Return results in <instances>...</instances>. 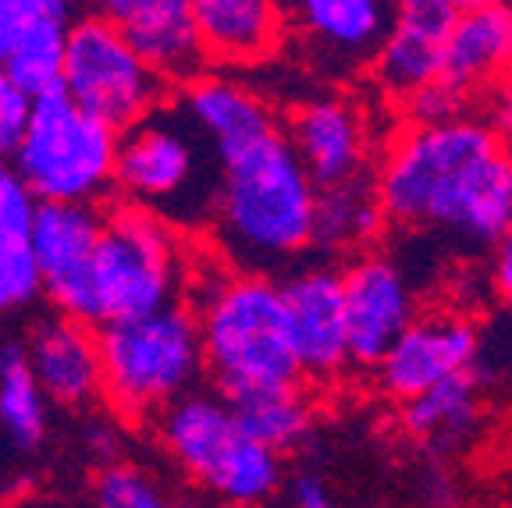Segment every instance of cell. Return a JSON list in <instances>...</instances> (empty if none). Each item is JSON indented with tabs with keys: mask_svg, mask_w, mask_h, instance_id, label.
Segmentation results:
<instances>
[{
	"mask_svg": "<svg viewBox=\"0 0 512 508\" xmlns=\"http://www.w3.org/2000/svg\"><path fill=\"white\" fill-rule=\"evenodd\" d=\"M118 128L79 107L64 86L32 96V114L11 164L36 199L96 203L114 185Z\"/></svg>",
	"mask_w": 512,
	"mask_h": 508,
	"instance_id": "52a82bcc",
	"label": "cell"
},
{
	"mask_svg": "<svg viewBox=\"0 0 512 508\" xmlns=\"http://www.w3.org/2000/svg\"><path fill=\"white\" fill-rule=\"evenodd\" d=\"M153 423L175 466L214 498L232 505H260L274 498L285 480L281 455L242 427L224 395L192 388L171 398Z\"/></svg>",
	"mask_w": 512,
	"mask_h": 508,
	"instance_id": "5b68a950",
	"label": "cell"
},
{
	"mask_svg": "<svg viewBox=\"0 0 512 508\" xmlns=\"http://www.w3.org/2000/svg\"><path fill=\"white\" fill-rule=\"evenodd\" d=\"M32 114V96L0 68V157H11Z\"/></svg>",
	"mask_w": 512,
	"mask_h": 508,
	"instance_id": "1f68e13d",
	"label": "cell"
},
{
	"mask_svg": "<svg viewBox=\"0 0 512 508\" xmlns=\"http://www.w3.org/2000/svg\"><path fill=\"white\" fill-rule=\"evenodd\" d=\"M61 86L75 104L121 132L160 104L168 82L143 61L111 18L96 15L68 25Z\"/></svg>",
	"mask_w": 512,
	"mask_h": 508,
	"instance_id": "9c48e42d",
	"label": "cell"
},
{
	"mask_svg": "<svg viewBox=\"0 0 512 508\" xmlns=\"http://www.w3.org/2000/svg\"><path fill=\"white\" fill-rule=\"evenodd\" d=\"M40 292L43 281L29 239H0V317L25 310Z\"/></svg>",
	"mask_w": 512,
	"mask_h": 508,
	"instance_id": "4316f807",
	"label": "cell"
},
{
	"mask_svg": "<svg viewBox=\"0 0 512 508\" xmlns=\"http://www.w3.org/2000/svg\"><path fill=\"white\" fill-rule=\"evenodd\" d=\"M345 324H349V363L374 370L392 342L416 317V295L399 263L381 253H360L342 270Z\"/></svg>",
	"mask_w": 512,
	"mask_h": 508,
	"instance_id": "7c38bea8",
	"label": "cell"
},
{
	"mask_svg": "<svg viewBox=\"0 0 512 508\" xmlns=\"http://www.w3.org/2000/svg\"><path fill=\"white\" fill-rule=\"evenodd\" d=\"M402 405V430L434 455L459 452L480 423V381L473 370L431 384Z\"/></svg>",
	"mask_w": 512,
	"mask_h": 508,
	"instance_id": "7402d4cb",
	"label": "cell"
},
{
	"mask_svg": "<svg viewBox=\"0 0 512 508\" xmlns=\"http://www.w3.org/2000/svg\"><path fill=\"white\" fill-rule=\"evenodd\" d=\"M495 267H491V285L495 295L505 302H512V221L505 224V231L495 239Z\"/></svg>",
	"mask_w": 512,
	"mask_h": 508,
	"instance_id": "d6a6232c",
	"label": "cell"
},
{
	"mask_svg": "<svg viewBox=\"0 0 512 508\" xmlns=\"http://www.w3.org/2000/svg\"><path fill=\"white\" fill-rule=\"evenodd\" d=\"M128 43L164 82H189L203 72V47L192 22V0H96Z\"/></svg>",
	"mask_w": 512,
	"mask_h": 508,
	"instance_id": "2e32d148",
	"label": "cell"
},
{
	"mask_svg": "<svg viewBox=\"0 0 512 508\" xmlns=\"http://www.w3.org/2000/svg\"><path fill=\"white\" fill-rule=\"evenodd\" d=\"M317 185L281 128L221 160L210 228L235 270H271L310 249Z\"/></svg>",
	"mask_w": 512,
	"mask_h": 508,
	"instance_id": "7a4b0ae2",
	"label": "cell"
},
{
	"mask_svg": "<svg viewBox=\"0 0 512 508\" xmlns=\"http://www.w3.org/2000/svg\"><path fill=\"white\" fill-rule=\"evenodd\" d=\"M459 15L456 0H395L392 25L370 57L374 82L388 100L402 104L441 75L445 36Z\"/></svg>",
	"mask_w": 512,
	"mask_h": 508,
	"instance_id": "5bb4252c",
	"label": "cell"
},
{
	"mask_svg": "<svg viewBox=\"0 0 512 508\" xmlns=\"http://www.w3.org/2000/svg\"><path fill=\"white\" fill-rule=\"evenodd\" d=\"M292 342L303 381L331 384L349 370V324H345L342 270L303 267L281 281Z\"/></svg>",
	"mask_w": 512,
	"mask_h": 508,
	"instance_id": "4fadbf2b",
	"label": "cell"
},
{
	"mask_svg": "<svg viewBox=\"0 0 512 508\" xmlns=\"http://www.w3.org/2000/svg\"><path fill=\"white\" fill-rule=\"evenodd\" d=\"M100 228H104V214L93 203L40 199L25 231L32 260L40 267L43 295L54 302L57 313L89 327H100L93 292V249Z\"/></svg>",
	"mask_w": 512,
	"mask_h": 508,
	"instance_id": "30bf717a",
	"label": "cell"
},
{
	"mask_svg": "<svg viewBox=\"0 0 512 508\" xmlns=\"http://www.w3.org/2000/svg\"><path fill=\"white\" fill-rule=\"evenodd\" d=\"M480 356V331L463 313H424L406 324V331L374 366L377 384L388 398L406 402L431 384L452 374L473 370Z\"/></svg>",
	"mask_w": 512,
	"mask_h": 508,
	"instance_id": "8fae6325",
	"label": "cell"
},
{
	"mask_svg": "<svg viewBox=\"0 0 512 508\" xmlns=\"http://www.w3.org/2000/svg\"><path fill=\"white\" fill-rule=\"evenodd\" d=\"M384 210L377 199L374 178L363 171L356 178H345L338 185L317 189V207H313V231L310 249L324 256L356 253L381 239L384 231Z\"/></svg>",
	"mask_w": 512,
	"mask_h": 508,
	"instance_id": "603a6c76",
	"label": "cell"
},
{
	"mask_svg": "<svg viewBox=\"0 0 512 508\" xmlns=\"http://www.w3.org/2000/svg\"><path fill=\"white\" fill-rule=\"evenodd\" d=\"M395 0H281L285 25L296 29L320 61L363 68L392 25Z\"/></svg>",
	"mask_w": 512,
	"mask_h": 508,
	"instance_id": "e0dca14e",
	"label": "cell"
},
{
	"mask_svg": "<svg viewBox=\"0 0 512 508\" xmlns=\"http://www.w3.org/2000/svg\"><path fill=\"white\" fill-rule=\"evenodd\" d=\"M100 345V395L128 420H153L171 402L200 384L203 342L196 313L171 302L143 317L107 320L96 331Z\"/></svg>",
	"mask_w": 512,
	"mask_h": 508,
	"instance_id": "277c9868",
	"label": "cell"
},
{
	"mask_svg": "<svg viewBox=\"0 0 512 508\" xmlns=\"http://www.w3.org/2000/svg\"><path fill=\"white\" fill-rule=\"evenodd\" d=\"M402 111L409 114V121L416 125H427V121H448V118H459L466 107V93H459L456 86H448L445 79H434L427 86H420L413 96L402 100Z\"/></svg>",
	"mask_w": 512,
	"mask_h": 508,
	"instance_id": "4dcf8cb0",
	"label": "cell"
},
{
	"mask_svg": "<svg viewBox=\"0 0 512 508\" xmlns=\"http://www.w3.org/2000/svg\"><path fill=\"white\" fill-rule=\"evenodd\" d=\"M488 125L495 128L502 139H509V135H512V79L491 86V118H488Z\"/></svg>",
	"mask_w": 512,
	"mask_h": 508,
	"instance_id": "e575fe53",
	"label": "cell"
},
{
	"mask_svg": "<svg viewBox=\"0 0 512 508\" xmlns=\"http://www.w3.org/2000/svg\"><path fill=\"white\" fill-rule=\"evenodd\" d=\"M0 427L18 448H36L47 434V395L22 345L0 349Z\"/></svg>",
	"mask_w": 512,
	"mask_h": 508,
	"instance_id": "d4e9b609",
	"label": "cell"
},
{
	"mask_svg": "<svg viewBox=\"0 0 512 508\" xmlns=\"http://www.w3.org/2000/svg\"><path fill=\"white\" fill-rule=\"evenodd\" d=\"M182 111L192 118V125L207 135L221 160L278 128L271 107L253 89L239 86L232 79H214V75L189 79L182 96Z\"/></svg>",
	"mask_w": 512,
	"mask_h": 508,
	"instance_id": "44dd1931",
	"label": "cell"
},
{
	"mask_svg": "<svg viewBox=\"0 0 512 508\" xmlns=\"http://www.w3.org/2000/svg\"><path fill=\"white\" fill-rule=\"evenodd\" d=\"M68 25L72 22H43L8 50L4 57V72L18 82L29 96H40L47 89L61 86L64 68V40H68Z\"/></svg>",
	"mask_w": 512,
	"mask_h": 508,
	"instance_id": "484cf974",
	"label": "cell"
},
{
	"mask_svg": "<svg viewBox=\"0 0 512 508\" xmlns=\"http://www.w3.org/2000/svg\"><path fill=\"white\" fill-rule=\"evenodd\" d=\"M96 505L104 508H160L164 505V494L153 484V477H146L143 469L125 466V462H114L107 466L93 484Z\"/></svg>",
	"mask_w": 512,
	"mask_h": 508,
	"instance_id": "83f0119b",
	"label": "cell"
},
{
	"mask_svg": "<svg viewBox=\"0 0 512 508\" xmlns=\"http://www.w3.org/2000/svg\"><path fill=\"white\" fill-rule=\"evenodd\" d=\"M22 349L47 402L82 409L100 398V345L89 324L57 313L32 327Z\"/></svg>",
	"mask_w": 512,
	"mask_h": 508,
	"instance_id": "d6986e66",
	"label": "cell"
},
{
	"mask_svg": "<svg viewBox=\"0 0 512 508\" xmlns=\"http://www.w3.org/2000/svg\"><path fill=\"white\" fill-rule=\"evenodd\" d=\"M182 288L178 235L153 210L128 203L104 214L93 249V292L100 324L171 306Z\"/></svg>",
	"mask_w": 512,
	"mask_h": 508,
	"instance_id": "ba28073f",
	"label": "cell"
},
{
	"mask_svg": "<svg viewBox=\"0 0 512 508\" xmlns=\"http://www.w3.org/2000/svg\"><path fill=\"white\" fill-rule=\"evenodd\" d=\"M221 157L185 111H146L118 132L114 185L168 224L210 221Z\"/></svg>",
	"mask_w": 512,
	"mask_h": 508,
	"instance_id": "8992f818",
	"label": "cell"
},
{
	"mask_svg": "<svg viewBox=\"0 0 512 508\" xmlns=\"http://www.w3.org/2000/svg\"><path fill=\"white\" fill-rule=\"evenodd\" d=\"M374 189L388 224L495 242L512 221V146L466 114L409 121L384 150Z\"/></svg>",
	"mask_w": 512,
	"mask_h": 508,
	"instance_id": "6da1fadb",
	"label": "cell"
},
{
	"mask_svg": "<svg viewBox=\"0 0 512 508\" xmlns=\"http://www.w3.org/2000/svg\"><path fill=\"white\" fill-rule=\"evenodd\" d=\"M224 402L232 405V413L256 441H264L278 455L299 452L313 437V402L303 391V381L235 388L224 391Z\"/></svg>",
	"mask_w": 512,
	"mask_h": 508,
	"instance_id": "cb8c5ba5",
	"label": "cell"
},
{
	"mask_svg": "<svg viewBox=\"0 0 512 508\" xmlns=\"http://www.w3.org/2000/svg\"><path fill=\"white\" fill-rule=\"evenodd\" d=\"M438 79L466 96L512 79V0L459 8L445 36Z\"/></svg>",
	"mask_w": 512,
	"mask_h": 508,
	"instance_id": "ac0fdd59",
	"label": "cell"
},
{
	"mask_svg": "<svg viewBox=\"0 0 512 508\" xmlns=\"http://www.w3.org/2000/svg\"><path fill=\"white\" fill-rule=\"evenodd\" d=\"M288 501L299 508H328L331 494H328V484H324L317 473H296L292 484H288Z\"/></svg>",
	"mask_w": 512,
	"mask_h": 508,
	"instance_id": "836d02e7",
	"label": "cell"
},
{
	"mask_svg": "<svg viewBox=\"0 0 512 508\" xmlns=\"http://www.w3.org/2000/svg\"><path fill=\"white\" fill-rule=\"evenodd\" d=\"M288 143L317 189L367 171L370 132L360 107L342 96H317L288 121Z\"/></svg>",
	"mask_w": 512,
	"mask_h": 508,
	"instance_id": "9a60e30c",
	"label": "cell"
},
{
	"mask_svg": "<svg viewBox=\"0 0 512 508\" xmlns=\"http://www.w3.org/2000/svg\"><path fill=\"white\" fill-rule=\"evenodd\" d=\"M203 57L214 64H256L285 40L281 0H192Z\"/></svg>",
	"mask_w": 512,
	"mask_h": 508,
	"instance_id": "ffe728a7",
	"label": "cell"
},
{
	"mask_svg": "<svg viewBox=\"0 0 512 508\" xmlns=\"http://www.w3.org/2000/svg\"><path fill=\"white\" fill-rule=\"evenodd\" d=\"M203 363L217 391L303 381L281 281L264 270H221L196 302Z\"/></svg>",
	"mask_w": 512,
	"mask_h": 508,
	"instance_id": "3957f363",
	"label": "cell"
},
{
	"mask_svg": "<svg viewBox=\"0 0 512 508\" xmlns=\"http://www.w3.org/2000/svg\"><path fill=\"white\" fill-rule=\"evenodd\" d=\"M36 203L40 199L32 196L11 157H0V239H25Z\"/></svg>",
	"mask_w": 512,
	"mask_h": 508,
	"instance_id": "f546056e",
	"label": "cell"
},
{
	"mask_svg": "<svg viewBox=\"0 0 512 508\" xmlns=\"http://www.w3.org/2000/svg\"><path fill=\"white\" fill-rule=\"evenodd\" d=\"M459 8H473V4H484V0H456Z\"/></svg>",
	"mask_w": 512,
	"mask_h": 508,
	"instance_id": "d590c367",
	"label": "cell"
},
{
	"mask_svg": "<svg viewBox=\"0 0 512 508\" xmlns=\"http://www.w3.org/2000/svg\"><path fill=\"white\" fill-rule=\"evenodd\" d=\"M72 0H0V64L8 50L43 22H68Z\"/></svg>",
	"mask_w": 512,
	"mask_h": 508,
	"instance_id": "f1b7e54d",
	"label": "cell"
}]
</instances>
